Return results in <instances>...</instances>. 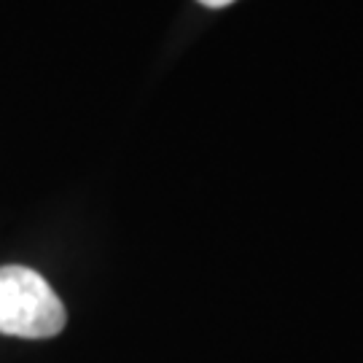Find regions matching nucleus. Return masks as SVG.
Listing matches in <instances>:
<instances>
[{
    "mask_svg": "<svg viewBox=\"0 0 363 363\" xmlns=\"http://www.w3.org/2000/svg\"><path fill=\"white\" fill-rule=\"evenodd\" d=\"M65 323V304L43 274L16 264L0 267V334L49 339L57 337Z\"/></svg>",
    "mask_w": 363,
    "mask_h": 363,
    "instance_id": "1",
    "label": "nucleus"
},
{
    "mask_svg": "<svg viewBox=\"0 0 363 363\" xmlns=\"http://www.w3.org/2000/svg\"><path fill=\"white\" fill-rule=\"evenodd\" d=\"M199 3H205V6H210V9H220V6H229L232 0H199Z\"/></svg>",
    "mask_w": 363,
    "mask_h": 363,
    "instance_id": "2",
    "label": "nucleus"
}]
</instances>
